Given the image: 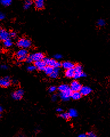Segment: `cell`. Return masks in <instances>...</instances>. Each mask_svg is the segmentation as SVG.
Returning a JSON list of instances; mask_svg holds the SVG:
<instances>
[{
    "mask_svg": "<svg viewBox=\"0 0 110 137\" xmlns=\"http://www.w3.org/2000/svg\"><path fill=\"white\" fill-rule=\"evenodd\" d=\"M57 90V87L56 86H51L49 89H48V91H49L50 93H53L55 92Z\"/></svg>",
    "mask_w": 110,
    "mask_h": 137,
    "instance_id": "83f0119b",
    "label": "cell"
},
{
    "mask_svg": "<svg viewBox=\"0 0 110 137\" xmlns=\"http://www.w3.org/2000/svg\"><path fill=\"white\" fill-rule=\"evenodd\" d=\"M69 116L70 117H72V118H74V117H76L78 116V113L76 110L75 109H70L69 112Z\"/></svg>",
    "mask_w": 110,
    "mask_h": 137,
    "instance_id": "603a6c76",
    "label": "cell"
},
{
    "mask_svg": "<svg viewBox=\"0 0 110 137\" xmlns=\"http://www.w3.org/2000/svg\"><path fill=\"white\" fill-rule=\"evenodd\" d=\"M17 45L19 47H21L22 49H27L31 46V42L30 40L22 38L18 40Z\"/></svg>",
    "mask_w": 110,
    "mask_h": 137,
    "instance_id": "6da1fadb",
    "label": "cell"
},
{
    "mask_svg": "<svg viewBox=\"0 0 110 137\" xmlns=\"http://www.w3.org/2000/svg\"><path fill=\"white\" fill-rule=\"evenodd\" d=\"M24 91L22 89H18L12 94V97L15 100H20L24 95Z\"/></svg>",
    "mask_w": 110,
    "mask_h": 137,
    "instance_id": "5b68a950",
    "label": "cell"
},
{
    "mask_svg": "<svg viewBox=\"0 0 110 137\" xmlns=\"http://www.w3.org/2000/svg\"><path fill=\"white\" fill-rule=\"evenodd\" d=\"M59 68H55L54 70V72H53L52 74L50 75V76L52 78H56L58 77V75H59Z\"/></svg>",
    "mask_w": 110,
    "mask_h": 137,
    "instance_id": "d6986e66",
    "label": "cell"
},
{
    "mask_svg": "<svg viewBox=\"0 0 110 137\" xmlns=\"http://www.w3.org/2000/svg\"><path fill=\"white\" fill-rule=\"evenodd\" d=\"M28 53V51L26 50V49H22L18 51V52L16 54V56H17V57L22 56H27Z\"/></svg>",
    "mask_w": 110,
    "mask_h": 137,
    "instance_id": "2e32d148",
    "label": "cell"
},
{
    "mask_svg": "<svg viewBox=\"0 0 110 137\" xmlns=\"http://www.w3.org/2000/svg\"><path fill=\"white\" fill-rule=\"evenodd\" d=\"M43 61H45V62L46 63L47 65L53 67V68H55V67H56V65L57 62V61H56L54 59H49L48 58H44Z\"/></svg>",
    "mask_w": 110,
    "mask_h": 137,
    "instance_id": "8fae6325",
    "label": "cell"
},
{
    "mask_svg": "<svg viewBox=\"0 0 110 137\" xmlns=\"http://www.w3.org/2000/svg\"><path fill=\"white\" fill-rule=\"evenodd\" d=\"M32 58L33 59V61H38L43 60L44 59V55L42 53H36L31 55Z\"/></svg>",
    "mask_w": 110,
    "mask_h": 137,
    "instance_id": "ba28073f",
    "label": "cell"
},
{
    "mask_svg": "<svg viewBox=\"0 0 110 137\" xmlns=\"http://www.w3.org/2000/svg\"><path fill=\"white\" fill-rule=\"evenodd\" d=\"M2 111V108L1 106H0V113H1Z\"/></svg>",
    "mask_w": 110,
    "mask_h": 137,
    "instance_id": "74e56055",
    "label": "cell"
},
{
    "mask_svg": "<svg viewBox=\"0 0 110 137\" xmlns=\"http://www.w3.org/2000/svg\"><path fill=\"white\" fill-rule=\"evenodd\" d=\"M10 85V81L9 77L0 78V86L7 87Z\"/></svg>",
    "mask_w": 110,
    "mask_h": 137,
    "instance_id": "8992f818",
    "label": "cell"
},
{
    "mask_svg": "<svg viewBox=\"0 0 110 137\" xmlns=\"http://www.w3.org/2000/svg\"><path fill=\"white\" fill-rule=\"evenodd\" d=\"M97 25L100 27H103L106 25V21L103 19H100L97 22Z\"/></svg>",
    "mask_w": 110,
    "mask_h": 137,
    "instance_id": "cb8c5ba5",
    "label": "cell"
},
{
    "mask_svg": "<svg viewBox=\"0 0 110 137\" xmlns=\"http://www.w3.org/2000/svg\"><path fill=\"white\" fill-rule=\"evenodd\" d=\"M70 89V87L66 84H62L60 85L59 87H58V90H59L60 92H64L69 90Z\"/></svg>",
    "mask_w": 110,
    "mask_h": 137,
    "instance_id": "e0dca14e",
    "label": "cell"
},
{
    "mask_svg": "<svg viewBox=\"0 0 110 137\" xmlns=\"http://www.w3.org/2000/svg\"><path fill=\"white\" fill-rule=\"evenodd\" d=\"M60 117H62V118L64 119H69V118L70 117L69 116V113H61L60 114Z\"/></svg>",
    "mask_w": 110,
    "mask_h": 137,
    "instance_id": "d4e9b609",
    "label": "cell"
},
{
    "mask_svg": "<svg viewBox=\"0 0 110 137\" xmlns=\"http://www.w3.org/2000/svg\"><path fill=\"white\" fill-rule=\"evenodd\" d=\"M27 57H28V56H27L19 57H18V61H19V62L24 61H26V59Z\"/></svg>",
    "mask_w": 110,
    "mask_h": 137,
    "instance_id": "4316f807",
    "label": "cell"
},
{
    "mask_svg": "<svg viewBox=\"0 0 110 137\" xmlns=\"http://www.w3.org/2000/svg\"><path fill=\"white\" fill-rule=\"evenodd\" d=\"M1 27H0V30H1Z\"/></svg>",
    "mask_w": 110,
    "mask_h": 137,
    "instance_id": "f35d334b",
    "label": "cell"
},
{
    "mask_svg": "<svg viewBox=\"0 0 110 137\" xmlns=\"http://www.w3.org/2000/svg\"><path fill=\"white\" fill-rule=\"evenodd\" d=\"M26 62L28 63H31L33 61V58H32L31 56H30L27 57V58H26Z\"/></svg>",
    "mask_w": 110,
    "mask_h": 137,
    "instance_id": "f1b7e54d",
    "label": "cell"
},
{
    "mask_svg": "<svg viewBox=\"0 0 110 137\" xmlns=\"http://www.w3.org/2000/svg\"><path fill=\"white\" fill-rule=\"evenodd\" d=\"M36 69H37V68L35 65H30L28 67V70L30 72H33L34 70H35Z\"/></svg>",
    "mask_w": 110,
    "mask_h": 137,
    "instance_id": "484cf974",
    "label": "cell"
},
{
    "mask_svg": "<svg viewBox=\"0 0 110 137\" xmlns=\"http://www.w3.org/2000/svg\"><path fill=\"white\" fill-rule=\"evenodd\" d=\"M34 5L38 9H43L45 5V0H34Z\"/></svg>",
    "mask_w": 110,
    "mask_h": 137,
    "instance_id": "7c38bea8",
    "label": "cell"
},
{
    "mask_svg": "<svg viewBox=\"0 0 110 137\" xmlns=\"http://www.w3.org/2000/svg\"><path fill=\"white\" fill-rule=\"evenodd\" d=\"M82 87V85L79 82L74 81L70 85V89L73 91H79Z\"/></svg>",
    "mask_w": 110,
    "mask_h": 137,
    "instance_id": "277c9868",
    "label": "cell"
},
{
    "mask_svg": "<svg viewBox=\"0 0 110 137\" xmlns=\"http://www.w3.org/2000/svg\"><path fill=\"white\" fill-rule=\"evenodd\" d=\"M82 94L80 93V91H73V93L71 95V97L74 100H78L82 97Z\"/></svg>",
    "mask_w": 110,
    "mask_h": 137,
    "instance_id": "5bb4252c",
    "label": "cell"
},
{
    "mask_svg": "<svg viewBox=\"0 0 110 137\" xmlns=\"http://www.w3.org/2000/svg\"><path fill=\"white\" fill-rule=\"evenodd\" d=\"M1 68L3 70H6V69H8V66L5 65H2L1 66Z\"/></svg>",
    "mask_w": 110,
    "mask_h": 137,
    "instance_id": "e575fe53",
    "label": "cell"
},
{
    "mask_svg": "<svg viewBox=\"0 0 110 137\" xmlns=\"http://www.w3.org/2000/svg\"><path fill=\"white\" fill-rule=\"evenodd\" d=\"M0 118H1V114H0Z\"/></svg>",
    "mask_w": 110,
    "mask_h": 137,
    "instance_id": "ab89813d",
    "label": "cell"
},
{
    "mask_svg": "<svg viewBox=\"0 0 110 137\" xmlns=\"http://www.w3.org/2000/svg\"><path fill=\"white\" fill-rule=\"evenodd\" d=\"M55 58H56V59H60L62 58V56H61L60 54H56L55 55Z\"/></svg>",
    "mask_w": 110,
    "mask_h": 137,
    "instance_id": "836d02e7",
    "label": "cell"
},
{
    "mask_svg": "<svg viewBox=\"0 0 110 137\" xmlns=\"http://www.w3.org/2000/svg\"><path fill=\"white\" fill-rule=\"evenodd\" d=\"M73 93V91L70 89L69 90L64 92H60V97L62 99V100L64 101H67L70 100L71 97V95Z\"/></svg>",
    "mask_w": 110,
    "mask_h": 137,
    "instance_id": "3957f363",
    "label": "cell"
},
{
    "mask_svg": "<svg viewBox=\"0 0 110 137\" xmlns=\"http://www.w3.org/2000/svg\"><path fill=\"white\" fill-rule=\"evenodd\" d=\"M10 37H12V38H15L16 36H17V34L14 31H12V32L10 33Z\"/></svg>",
    "mask_w": 110,
    "mask_h": 137,
    "instance_id": "1f68e13d",
    "label": "cell"
},
{
    "mask_svg": "<svg viewBox=\"0 0 110 137\" xmlns=\"http://www.w3.org/2000/svg\"><path fill=\"white\" fill-rule=\"evenodd\" d=\"M9 37H10V34L7 31L4 29H1L0 30V40L4 41L6 40L9 39Z\"/></svg>",
    "mask_w": 110,
    "mask_h": 137,
    "instance_id": "9c48e42d",
    "label": "cell"
},
{
    "mask_svg": "<svg viewBox=\"0 0 110 137\" xmlns=\"http://www.w3.org/2000/svg\"><path fill=\"white\" fill-rule=\"evenodd\" d=\"M4 45L6 47H10L12 46L13 42L12 40L10 39V38L7 40L4 41Z\"/></svg>",
    "mask_w": 110,
    "mask_h": 137,
    "instance_id": "44dd1931",
    "label": "cell"
},
{
    "mask_svg": "<svg viewBox=\"0 0 110 137\" xmlns=\"http://www.w3.org/2000/svg\"><path fill=\"white\" fill-rule=\"evenodd\" d=\"M87 136H89V137H95V136H96V135L93 132L88 133H87Z\"/></svg>",
    "mask_w": 110,
    "mask_h": 137,
    "instance_id": "f546056e",
    "label": "cell"
},
{
    "mask_svg": "<svg viewBox=\"0 0 110 137\" xmlns=\"http://www.w3.org/2000/svg\"><path fill=\"white\" fill-rule=\"evenodd\" d=\"M74 74H75V70H74V69H70L66 70V71L65 72V75L67 78H73L74 76Z\"/></svg>",
    "mask_w": 110,
    "mask_h": 137,
    "instance_id": "9a60e30c",
    "label": "cell"
},
{
    "mask_svg": "<svg viewBox=\"0 0 110 137\" xmlns=\"http://www.w3.org/2000/svg\"><path fill=\"white\" fill-rule=\"evenodd\" d=\"M46 63L45 62L43 59L35 62V66H36V68L38 70H44V69L46 68Z\"/></svg>",
    "mask_w": 110,
    "mask_h": 137,
    "instance_id": "52a82bcc",
    "label": "cell"
},
{
    "mask_svg": "<svg viewBox=\"0 0 110 137\" xmlns=\"http://www.w3.org/2000/svg\"><path fill=\"white\" fill-rule=\"evenodd\" d=\"M54 69L53 67L47 66H46V68H45L43 71L45 72V73H46L47 75H50L52 74L53 72H54Z\"/></svg>",
    "mask_w": 110,
    "mask_h": 137,
    "instance_id": "ac0fdd59",
    "label": "cell"
},
{
    "mask_svg": "<svg viewBox=\"0 0 110 137\" xmlns=\"http://www.w3.org/2000/svg\"><path fill=\"white\" fill-rule=\"evenodd\" d=\"M79 137H85V136H87V135L86 134H80L79 135Z\"/></svg>",
    "mask_w": 110,
    "mask_h": 137,
    "instance_id": "d590c367",
    "label": "cell"
},
{
    "mask_svg": "<svg viewBox=\"0 0 110 137\" xmlns=\"http://www.w3.org/2000/svg\"><path fill=\"white\" fill-rule=\"evenodd\" d=\"M32 4H33V2H32V0H26V1H25V4H24V9H28L30 8Z\"/></svg>",
    "mask_w": 110,
    "mask_h": 137,
    "instance_id": "ffe728a7",
    "label": "cell"
},
{
    "mask_svg": "<svg viewBox=\"0 0 110 137\" xmlns=\"http://www.w3.org/2000/svg\"><path fill=\"white\" fill-rule=\"evenodd\" d=\"M51 99H52L53 101H56L57 100V99H58L57 95H56V94L53 95V96H52V98H51Z\"/></svg>",
    "mask_w": 110,
    "mask_h": 137,
    "instance_id": "d6a6232c",
    "label": "cell"
},
{
    "mask_svg": "<svg viewBox=\"0 0 110 137\" xmlns=\"http://www.w3.org/2000/svg\"><path fill=\"white\" fill-rule=\"evenodd\" d=\"M62 66H63V68L64 69H66V70L74 68V66H75V65H74L73 63L69 62V61H65V62H63L62 63Z\"/></svg>",
    "mask_w": 110,
    "mask_h": 137,
    "instance_id": "4fadbf2b",
    "label": "cell"
},
{
    "mask_svg": "<svg viewBox=\"0 0 110 137\" xmlns=\"http://www.w3.org/2000/svg\"><path fill=\"white\" fill-rule=\"evenodd\" d=\"M62 108H60V107H59V108H58V109H57V111H58V112H61V111H62Z\"/></svg>",
    "mask_w": 110,
    "mask_h": 137,
    "instance_id": "8d00e7d4",
    "label": "cell"
},
{
    "mask_svg": "<svg viewBox=\"0 0 110 137\" xmlns=\"http://www.w3.org/2000/svg\"><path fill=\"white\" fill-rule=\"evenodd\" d=\"M79 91L82 95H87L91 93L92 89L89 86H82Z\"/></svg>",
    "mask_w": 110,
    "mask_h": 137,
    "instance_id": "30bf717a",
    "label": "cell"
},
{
    "mask_svg": "<svg viewBox=\"0 0 110 137\" xmlns=\"http://www.w3.org/2000/svg\"><path fill=\"white\" fill-rule=\"evenodd\" d=\"M0 2L1 3V4L2 5L8 6L11 5L12 2V0H0Z\"/></svg>",
    "mask_w": 110,
    "mask_h": 137,
    "instance_id": "7402d4cb",
    "label": "cell"
},
{
    "mask_svg": "<svg viewBox=\"0 0 110 137\" xmlns=\"http://www.w3.org/2000/svg\"><path fill=\"white\" fill-rule=\"evenodd\" d=\"M5 18V15L2 12H0V20H3Z\"/></svg>",
    "mask_w": 110,
    "mask_h": 137,
    "instance_id": "4dcf8cb0",
    "label": "cell"
},
{
    "mask_svg": "<svg viewBox=\"0 0 110 137\" xmlns=\"http://www.w3.org/2000/svg\"><path fill=\"white\" fill-rule=\"evenodd\" d=\"M74 69V70H75V74H74V78L75 79H79L81 77H86V74L82 72V67L80 65H77L75 66Z\"/></svg>",
    "mask_w": 110,
    "mask_h": 137,
    "instance_id": "7a4b0ae2",
    "label": "cell"
}]
</instances>
